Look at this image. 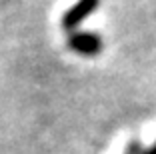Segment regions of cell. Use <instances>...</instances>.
Segmentation results:
<instances>
[{
  "instance_id": "cell-4",
  "label": "cell",
  "mask_w": 156,
  "mask_h": 154,
  "mask_svg": "<svg viewBox=\"0 0 156 154\" xmlns=\"http://www.w3.org/2000/svg\"><path fill=\"white\" fill-rule=\"evenodd\" d=\"M144 154H156V142H154V146H152V148L144 150Z\"/></svg>"
},
{
  "instance_id": "cell-2",
  "label": "cell",
  "mask_w": 156,
  "mask_h": 154,
  "mask_svg": "<svg viewBox=\"0 0 156 154\" xmlns=\"http://www.w3.org/2000/svg\"><path fill=\"white\" fill-rule=\"evenodd\" d=\"M68 44L72 50H76L78 54H84V56H94L102 48L100 36L94 34V32H76L68 40Z\"/></svg>"
},
{
  "instance_id": "cell-1",
  "label": "cell",
  "mask_w": 156,
  "mask_h": 154,
  "mask_svg": "<svg viewBox=\"0 0 156 154\" xmlns=\"http://www.w3.org/2000/svg\"><path fill=\"white\" fill-rule=\"evenodd\" d=\"M98 6V0H78L76 4L62 16V26L66 30H74L86 16H90Z\"/></svg>"
},
{
  "instance_id": "cell-3",
  "label": "cell",
  "mask_w": 156,
  "mask_h": 154,
  "mask_svg": "<svg viewBox=\"0 0 156 154\" xmlns=\"http://www.w3.org/2000/svg\"><path fill=\"white\" fill-rule=\"evenodd\" d=\"M126 154H144V150H142V146H140L138 140H132L128 144V148H126Z\"/></svg>"
}]
</instances>
